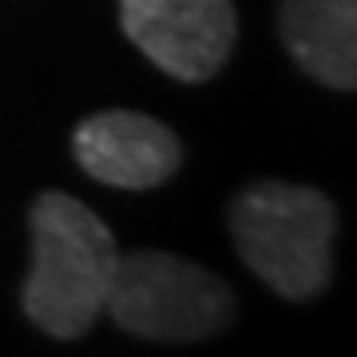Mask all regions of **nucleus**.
<instances>
[{"mask_svg": "<svg viewBox=\"0 0 357 357\" xmlns=\"http://www.w3.org/2000/svg\"><path fill=\"white\" fill-rule=\"evenodd\" d=\"M32 266L24 278V314L48 337H79L103 314L119 246L91 206L64 191H44L28 215Z\"/></svg>", "mask_w": 357, "mask_h": 357, "instance_id": "obj_1", "label": "nucleus"}, {"mask_svg": "<svg viewBox=\"0 0 357 357\" xmlns=\"http://www.w3.org/2000/svg\"><path fill=\"white\" fill-rule=\"evenodd\" d=\"M230 238L246 270L290 302L326 294L333 278L337 211L318 187L262 178L230 203Z\"/></svg>", "mask_w": 357, "mask_h": 357, "instance_id": "obj_2", "label": "nucleus"}, {"mask_svg": "<svg viewBox=\"0 0 357 357\" xmlns=\"http://www.w3.org/2000/svg\"><path fill=\"white\" fill-rule=\"evenodd\" d=\"M103 314L143 342H206L230 326L234 294L199 262L167 250H131L115 262Z\"/></svg>", "mask_w": 357, "mask_h": 357, "instance_id": "obj_3", "label": "nucleus"}, {"mask_svg": "<svg viewBox=\"0 0 357 357\" xmlns=\"http://www.w3.org/2000/svg\"><path fill=\"white\" fill-rule=\"evenodd\" d=\"M119 28L135 48L178 84H203L234 48L230 0H119Z\"/></svg>", "mask_w": 357, "mask_h": 357, "instance_id": "obj_4", "label": "nucleus"}, {"mask_svg": "<svg viewBox=\"0 0 357 357\" xmlns=\"http://www.w3.org/2000/svg\"><path fill=\"white\" fill-rule=\"evenodd\" d=\"M76 163L103 187L151 191L183 163V143L167 123L139 112H96L72 135Z\"/></svg>", "mask_w": 357, "mask_h": 357, "instance_id": "obj_5", "label": "nucleus"}, {"mask_svg": "<svg viewBox=\"0 0 357 357\" xmlns=\"http://www.w3.org/2000/svg\"><path fill=\"white\" fill-rule=\"evenodd\" d=\"M278 36L310 79L357 91V0H278Z\"/></svg>", "mask_w": 357, "mask_h": 357, "instance_id": "obj_6", "label": "nucleus"}]
</instances>
